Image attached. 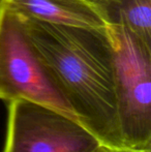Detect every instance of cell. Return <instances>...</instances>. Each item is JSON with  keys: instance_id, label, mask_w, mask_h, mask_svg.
Here are the masks:
<instances>
[{"instance_id": "1", "label": "cell", "mask_w": 151, "mask_h": 152, "mask_svg": "<svg viewBox=\"0 0 151 152\" xmlns=\"http://www.w3.org/2000/svg\"><path fill=\"white\" fill-rule=\"evenodd\" d=\"M23 19V18H22ZM77 120L106 148H124L119 126L111 38L106 28L23 19Z\"/></svg>"}, {"instance_id": "2", "label": "cell", "mask_w": 151, "mask_h": 152, "mask_svg": "<svg viewBox=\"0 0 151 152\" xmlns=\"http://www.w3.org/2000/svg\"><path fill=\"white\" fill-rule=\"evenodd\" d=\"M124 148L151 152V44L123 26L107 27Z\"/></svg>"}, {"instance_id": "3", "label": "cell", "mask_w": 151, "mask_h": 152, "mask_svg": "<svg viewBox=\"0 0 151 152\" xmlns=\"http://www.w3.org/2000/svg\"><path fill=\"white\" fill-rule=\"evenodd\" d=\"M0 100H27L77 120L19 15L4 4L0 16ZM78 121V120H77Z\"/></svg>"}, {"instance_id": "4", "label": "cell", "mask_w": 151, "mask_h": 152, "mask_svg": "<svg viewBox=\"0 0 151 152\" xmlns=\"http://www.w3.org/2000/svg\"><path fill=\"white\" fill-rule=\"evenodd\" d=\"M3 152H95L103 145L79 121L27 100L6 102Z\"/></svg>"}, {"instance_id": "5", "label": "cell", "mask_w": 151, "mask_h": 152, "mask_svg": "<svg viewBox=\"0 0 151 152\" xmlns=\"http://www.w3.org/2000/svg\"><path fill=\"white\" fill-rule=\"evenodd\" d=\"M23 19L57 25L106 28V21L91 0H5Z\"/></svg>"}, {"instance_id": "6", "label": "cell", "mask_w": 151, "mask_h": 152, "mask_svg": "<svg viewBox=\"0 0 151 152\" xmlns=\"http://www.w3.org/2000/svg\"><path fill=\"white\" fill-rule=\"evenodd\" d=\"M108 26H123L151 44V0H91Z\"/></svg>"}, {"instance_id": "7", "label": "cell", "mask_w": 151, "mask_h": 152, "mask_svg": "<svg viewBox=\"0 0 151 152\" xmlns=\"http://www.w3.org/2000/svg\"><path fill=\"white\" fill-rule=\"evenodd\" d=\"M106 152H136L133 150H129L126 148H121V149H110V148H106Z\"/></svg>"}, {"instance_id": "8", "label": "cell", "mask_w": 151, "mask_h": 152, "mask_svg": "<svg viewBox=\"0 0 151 152\" xmlns=\"http://www.w3.org/2000/svg\"><path fill=\"white\" fill-rule=\"evenodd\" d=\"M4 4H5V0H0V16H1V12L3 10Z\"/></svg>"}, {"instance_id": "9", "label": "cell", "mask_w": 151, "mask_h": 152, "mask_svg": "<svg viewBox=\"0 0 151 152\" xmlns=\"http://www.w3.org/2000/svg\"><path fill=\"white\" fill-rule=\"evenodd\" d=\"M95 152H106V147H104V146H101L98 149H97Z\"/></svg>"}]
</instances>
